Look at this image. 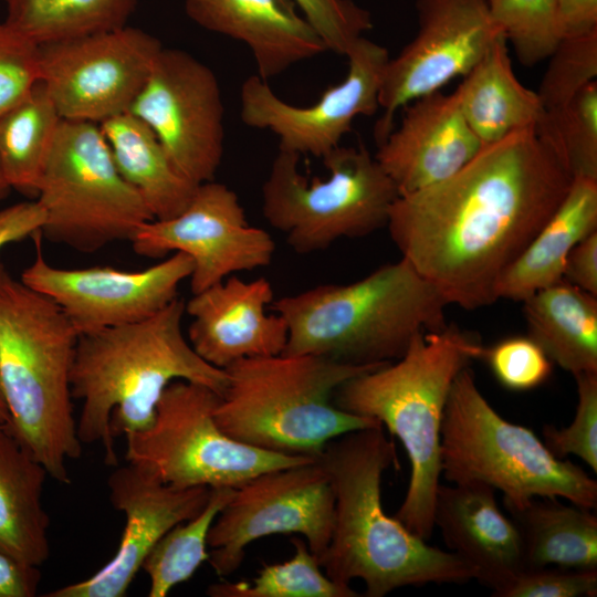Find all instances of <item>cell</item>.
<instances>
[{"label":"cell","mask_w":597,"mask_h":597,"mask_svg":"<svg viewBox=\"0 0 597 597\" xmlns=\"http://www.w3.org/2000/svg\"><path fill=\"white\" fill-rule=\"evenodd\" d=\"M573 177L535 127L484 146L451 177L400 195L386 227L413 269L464 310L495 287L565 197Z\"/></svg>","instance_id":"cell-1"},{"label":"cell","mask_w":597,"mask_h":597,"mask_svg":"<svg viewBox=\"0 0 597 597\" xmlns=\"http://www.w3.org/2000/svg\"><path fill=\"white\" fill-rule=\"evenodd\" d=\"M317 459L334 494L333 531L318 559L331 579L343 585L362 579L367 597L405 586L474 579L454 553L428 545L385 512L383 474L399 463L383 425L331 440Z\"/></svg>","instance_id":"cell-2"},{"label":"cell","mask_w":597,"mask_h":597,"mask_svg":"<svg viewBox=\"0 0 597 597\" xmlns=\"http://www.w3.org/2000/svg\"><path fill=\"white\" fill-rule=\"evenodd\" d=\"M185 302L176 297L154 315L78 336L71 371L81 402L77 434L98 443L104 462L118 465L114 440L148 428L166 387L205 385L222 396L228 374L202 359L182 332Z\"/></svg>","instance_id":"cell-3"},{"label":"cell","mask_w":597,"mask_h":597,"mask_svg":"<svg viewBox=\"0 0 597 597\" xmlns=\"http://www.w3.org/2000/svg\"><path fill=\"white\" fill-rule=\"evenodd\" d=\"M484 347L454 325L416 335L396 362L360 374L334 394L341 409L377 419L402 443L411 473L402 503L392 515L427 541L440 485V431L457 376Z\"/></svg>","instance_id":"cell-4"},{"label":"cell","mask_w":597,"mask_h":597,"mask_svg":"<svg viewBox=\"0 0 597 597\" xmlns=\"http://www.w3.org/2000/svg\"><path fill=\"white\" fill-rule=\"evenodd\" d=\"M78 333L64 312L0 263V386L8 429L57 482L82 453L71 371Z\"/></svg>","instance_id":"cell-5"},{"label":"cell","mask_w":597,"mask_h":597,"mask_svg":"<svg viewBox=\"0 0 597 597\" xmlns=\"http://www.w3.org/2000/svg\"><path fill=\"white\" fill-rule=\"evenodd\" d=\"M443 296L404 258L349 284H323L273 302L287 325L282 354L352 365L398 359L412 338L447 326Z\"/></svg>","instance_id":"cell-6"},{"label":"cell","mask_w":597,"mask_h":597,"mask_svg":"<svg viewBox=\"0 0 597 597\" xmlns=\"http://www.w3.org/2000/svg\"><path fill=\"white\" fill-rule=\"evenodd\" d=\"M385 364L352 365L286 354L240 359L224 368L228 384L214 419L241 443L316 459L331 440L381 425L341 409L332 397L347 380Z\"/></svg>","instance_id":"cell-7"},{"label":"cell","mask_w":597,"mask_h":597,"mask_svg":"<svg viewBox=\"0 0 597 597\" xmlns=\"http://www.w3.org/2000/svg\"><path fill=\"white\" fill-rule=\"evenodd\" d=\"M441 473L451 483L480 482L503 493L505 509L534 498H563L595 510L597 482L556 458L533 430L501 417L464 368L454 379L440 431Z\"/></svg>","instance_id":"cell-8"},{"label":"cell","mask_w":597,"mask_h":597,"mask_svg":"<svg viewBox=\"0 0 597 597\" xmlns=\"http://www.w3.org/2000/svg\"><path fill=\"white\" fill-rule=\"evenodd\" d=\"M298 155L279 150L262 186V213L300 254L327 249L386 227L399 197L392 180L363 146L324 156L325 179H307Z\"/></svg>","instance_id":"cell-9"},{"label":"cell","mask_w":597,"mask_h":597,"mask_svg":"<svg viewBox=\"0 0 597 597\" xmlns=\"http://www.w3.org/2000/svg\"><path fill=\"white\" fill-rule=\"evenodd\" d=\"M35 200L41 235L83 253L128 240L154 219L119 174L100 124L62 119Z\"/></svg>","instance_id":"cell-10"},{"label":"cell","mask_w":597,"mask_h":597,"mask_svg":"<svg viewBox=\"0 0 597 597\" xmlns=\"http://www.w3.org/2000/svg\"><path fill=\"white\" fill-rule=\"evenodd\" d=\"M220 395L211 388L175 380L164 390L151 425L127 433L126 460L175 488H238L273 469L310 461L241 443L218 426Z\"/></svg>","instance_id":"cell-11"},{"label":"cell","mask_w":597,"mask_h":597,"mask_svg":"<svg viewBox=\"0 0 597 597\" xmlns=\"http://www.w3.org/2000/svg\"><path fill=\"white\" fill-rule=\"evenodd\" d=\"M334 523V494L316 459L262 472L234 489L208 533V561L220 577L242 564L247 546L274 534H301L320 559Z\"/></svg>","instance_id":"cell-12"},{"label":"cell","mask_w":597,"mask_h":597,"mask_svg":"<svg viewBox=\"0 0 597 597\" xmlns=\"http://www.w3.org/2000/svg\"><path fill=\"white\" fill-rule=\"evenodd\" d=\"M39 46L41 82L60 116L98 124L128 112L163 49L127 24Z\"/></svg>","instance_id":"cell-13"},{"label":"cell","mask_w":597,"mask_h":597,"mask_svg":"<svg viewBox=\"0 0 597 597\" xmlns=\"http://www.w3.org/2000/svg\"><path fill=\"white\" fill-rule=\"evenodd\" d=\"M129 113L155 133L177 170L198 186L223 156V103L213 71L190 53L163 48Z\"/></svg>","instance_id":"cell-14"},{"label":"cell","mask_w":597,"mask_h":597,"mask_svg":"<svg viewBox=\"0 0 597 597\" xmlns=\"http://www.w3.org/2000/svg\"><path fill=\"white\" fill-rule=\"evenodd\" d=\"M130 243L146 258L187 254L193 265L192 294L234 273L269 265L275 252L271 234L250 226L238 195L214 179L198 185L179 214L144 223Z\"/></svg>","instance_id":"cell-15"},{"label":"cell","mask_w":597,"mask_h":597,"mask_svg":"<svg viewBox=\"0 0 597 597\" xmlns=\"http://www.w3.org/2000/svg\"><path fill=\"white\" fill-rule=\"evenodd\" d=\"M416 36L389 57L379 92L380 118L374 129L381 143L398 109L465 76L503 34L488 0H418Z\"/></svg>","instance_id":"cell-16"},{"label":"cell","mask_w":597,"mask_h":597,"mask_svg":"<svg viewBox=\"0 0 597 597\" xmlns=\"http://www.w3.org/2000/svg\"><path fill=\"white\" fill-rule=\"evenodd\" d=\"M345 78L323 92L314 104L295 106L280 98L258 74L241 86V119L268 129L279 139V150L323 158L341 145L358 116L379 108V92L389 60L386 48L360 36L346 53Z\"/></svg>","instance_id":"cell-17"},{"label":"cell","mask_w":597,"mask_h":597,"mask_svg":"<svg viewBox=\"0 0 597 597\" xmlns=\"http://www.w3.org/2000/svg\"><path fill=\"white\" fill-rule=\"evenodd\" d=\"M35 256L20 280L51 298L78 335L145 320L178 297V287L189 279L191 259L176 252L138 271L112 266L64 269L43 255L41 233L32 237Z\"/></svg>","instance_id":"cell-18"},{"label":"cell","mask_w":597,"mask_h":597,"mask_svg":"<svg viewBox=\"0 0 597 597\" xmlns=\"http://www.w3.org/2000/svg\"><path fill=\"white\" fill-rule=\"evenodd\" d=\"M111 504L125 516L119 546L101 569L84 580L56 588L46 597H123L158 540L206 505L210 488H175L128 463L107 479Z\"/></svg>","instance_id":"cell-19"},{"label":"cell","mask_w":597,"mask_h":597,"mask_svg":"<svg viewBox=\"0 0 597 597\" xmlns=\"http://www.w3.org/2000/svg\"><path fill=\"white\" fill-rule=\"evenodd\" d=\"M271 302L273 289L266 279L230 275L185 303L191 317L187 338L202 359L221 369L244 358L280 355L287 325L277 313H266Z\"/></svg>","instance_id":"cell-20"},{"label":"cell","mask_w":597,"mask_h":597,"mask_svg":"<svg viewBox=\"0 0 597 597\" xmlns=\"http://www.w3.org/2000/svg\"><path fill=\"white\" fill-rule=\"evenodd\" d=\"M406 106L399 126L375 154L399 196L451 177L484 147L465 122L455 91H438Z\"/></svg>","instance_id":"cell-21"},{"label":"cell","mask_w":597,"mask_h":597,"mask_svg":"<svg viewBox=\"0 0 597 597\" xmlns=\"http://www.w3.org/2000/svg\"><path fill=\"white\" fill-rule=\"evenodd\" d=\"M439 485L433 524L474 579L501 593L524 570L522 542L500 510L494 489L480 482Z\"/></svg>","instance_id":"cell-22"},{"label":"cell","mask_w":597,"mask_h":597,"mask_svg":"<svg viewBox=\"0 0 597 597\" xmlns=\"http://www.w3.org/2000/svg\"><path fill=\"white\" fill-rule=\"evenodd\" d=\"M185 8L200 27L245 44L265 81L327 51L293 0H185Z\"/></svg>","instance_id":"cell-23"},{"label":"cell","mask_w":597,"mask_h":597,"mask_svg":"<svg viewBox=\"0 0 597 597\" xmlns=\"http://www.w3.org/2000/svg\"><path fill=\"white\" fill-rule=\"evenodd\" d=\"M597 231V179L575 177L531 242L498 281L499 298L523 302L563 280L565 262L576 244Z\"/></svg>","instance_id":"cell-24"},{"label":"cell","mask_w":597,"mask_h":597,"mask_svg":"<svg viewBox=\"0 0 597 597\" xmlns=\"http://www.w3.org/2000/svg\"><path fill=\"white\" fill-rule=\"evenodd\" d=\"M463 77L455 90L459 106L483 146L536 127L541 122L545 109L537 93L517 80L504 35Z\"/></svg>","instance_id":"cell-25"},{"label":"cell","mask_w":597,"mask_h":597,"mask_svg":"<svg viewBox=\"0 0 597 597\" xmlns=\"http://www.w3.org/2000/svg\"><path fill=\"white\" fill-rule=\"evenodd\" d=\"M46 475L8 427L0 428V552L39 568L50 556V517L42 502Z\"/></svg>","instance_id":"cell-26"},{"label":"cell","mask_w":597,"mask_h":597,"mask_svg":"<svg viewBox=\"0 0 597 597\" xmlns=\"http://www.w3.org/2000/svg\"><path fill=\"white\" fill-rule=\"evenodd\" d=\"M114 163L154 219H169L189 203L196 185L174 166L151 128L129 112L100 123Z\"/></svg>","instance_id":"cell-27"},{"label":"cell","mask_w":597,"mask_h":597,"mask_svg":"<svg viewBox=\"0 0 597 597\" xmlns=\"http://www.w3.org/2000/svg\"><path fill=\"white\" fill-rule=\"evenodd\" d=\"M528 336L574 377L597 373V296L562 280L525 301Z\"/></svg>","instance_id":"cell-28"},{"label":"cell","mask_w":597,"mask_h":597,"mask_svg":"<svg viewBox=\"0 0 597 597\" xmlns=\"http://www.w3.org/2000/svg\"><path fill=\"white\" fill-rule=\"evenodd\" d=\"M523 551L524 570L546 566L597 569V516L593 510L565 505L557 498H534L506 509Z\"/></svg>","instance_id":"cell-29"},{"label":"cell","mask_w":597,"mask_h":597,"mask_svg":"<svg viewBox=\"0 0 597 597\" xmlns=\"http://www.w3.org/2000/svg\"><path fill=\"white\" fill-rule=\"evenodd\" d=\"M62 119L41 81L0 117V157L12 189L36 197Z\"/></svg>","instance_id":"cell-30"},{"label":"cell","mask_w":597,"mask_h":597,"mask_svg":"<svg viewBox=\"0 0 597 597\" xmlns=\"http://www.w3.org/2000/svg\"><path fill=\"white\" fill-rule=\"evenodd\" d=\"M6 25L45 45L126 25L137 0H3Z\"/></svg>","instance_id":"cell-31"},{"label":"cell","mask_w":597,"mask_h":597,"mask_svg":"<svg viewBox=\"0 0 597 597\" xmlns=\"http://www.w3.org/2000/svg\"><path fill=\"white\" fill-rule=\"evenodd\" d=\"M233 493L234 488H211L203 509L172 526L153 546L142 565L149 577V597H166L208 561L209 530Z\"/></svg>","instance_id":"cell-32"},{"label":"cell","mask_w":597,"mask_h":597,"mask_svg":"<svg viewBox=\"0 0 597 597\" xmlns=\"http://www.w3.org/2000/svg\"><path fill=\"white\" fill-rule=\"evenodd\" d=\"M294 555L282 563L263 565L251 580L211 584V597H357L349 585L331 579L303 537L292 540Z\"/></svg>","instance_id":"cell-33"},{"label":"cell","mask_w":597,"mask_h":597,"mask_svg":"<svg viewBox=\"0 0 597 597\" xmlns=\"http://www.w3.org/2000/svg\"><path fill=\"white\" fill-rule=\"evenodd\" d=\"M535 129L573 178L597 179V81L563 106L545 111Z\"/></svg>","instance_id":"cell-34"},{"label":"cell","mask_w":597,"mask_h":597,"mask_svg":"<svg viewBox=\"0 0 597 597\" xmlns=\"http://www.w3.org/2000/svg\"><path fill=\"white\" fill-rule=\"evenodd\" d=\"M488 3L493 20L524 66L532 67L546 60L561 41L556 0H488Z\"/></svg>","instance_id":"cell-35"},{"label":"cell","mask_w":597,"mask_h":597,"mask_svg":"<svg viewBox=\"0 0 597 597\" xmlns=\"http://www.w3.org/2000/svg\"><path fill=\"white\" fill-rule=\"evenodd\" d=\"M536 92L545 111L563 106L597 77V30L563 38Z\"/></svg>","instance_id":"cell-36"},{"label":"cell","mask_w":597,"mask_h":597,"mask_svg":"<svg viewBox=\"0 0 597 597\" xmlns=\"http://www.w3.org/2000/svg\"><path fill=\"white\" fill-rule=\"evenodd\" d=\"M577 407L572 423L563 429L545 426L544 443L558 459L574 454L597 472V373L575 376Z\"/></svg>","instance_id":"cell-37"},{"label":"cell","mask_w":597,"mask_h":597,"mask_svg":"<svg viewBox=\"0 0 597 597\" xmlns=\"http://www.w3.org/2000/svg\"><path fill=\"white\" fill-rule=\"evenodd\" d=\"M496 380L506 389L531 390L547 380L553 363L530 336H513L483 349Z\"/></svg>","instance_id":"cell-38"},{"label":"cell","mask_w":597,"mask_h":597,"mask_svg":"<svg viewBox=\"0 0 597 597\" xmlns=\"http://www.w3.org/2000/svg\"><path fill=\"white\" fill-rule=\"evenodd\" d=\"M325 43L327 51L346 55L371 29L370 13L350 0H293Z\"/></svg>","instance_id":"cell-39"},{"label":"cell","mask_w":597,"mask_h":597,"mask_svg":"<svg viewBox=\"0 0 597 597\" xmlns=\"http://www.w3.org/2000/svg\"><path fill=\"white\" fill-rule=\"evenodd\" d=\"M597 569L546 566L523 570L499 597H595Z\"/></svg>","instance_id":"cell-40"},{"label":"cell","mask_w":597,"mask_h":597,"mask_svg":"<svg viewBox=\"0 0 597 597\" xmlns=\"http://www.w3.org/2000/svg\"><path fill=\"white\" fill-rule=\"evenodd\" d=\"M40 81V46L13 33L0 48V117Z\"/></svg>","instance_id":"cell-41"},{"label":"cell","mask_w":597,"mask_h":597,"mask_svg":"<svg viewBox=\"0 0 597 597\" xmlns=\"http://www.w3.org/2000/svg\"><path fill=\"white\" fill-rule=\"evenodd\" d=\"M44 212L36 200L19 202L0 210V251L11 243L41 231Z\"/></svg>","instance_id":"cell-42"},{"label":"cell","mask_w":597,"mask_h":597,"mask_svg":"<svg viewBox=\"0 0 597 597\" xmlns=\"http://www.w3.org/2000/svg\"><path fill=\"white\" fill-rule=\"evenodd\" d=\"M563 280L597 296V231L570 251L565 262Z\"/></svg>","instance_id":"cell-43"},{"label":"cell","mask_w":597,"mask_h":597,"mask_svg":"<svg viewBox=\"0 0 597 597\" xmlns=\"http://www.w3.org/2000/svg\"><path fill=\"white\" fill-rule=\"evenodd\" d=\"M556 24L561 39L597 30V0H556Z\"/></svg>","instance_id":"cell-44"},{"label":"cell","mask_w":597,"mask_h":597,"mask_svg":"<svg viewBox=\"0 0 597 597\" xmlns=\"http://www.w3.org/2000/svg\"><path fill=\"white\" fill-rule=\"evenodd\" d=\"M40 579L39 567L28 566L0 552V597H33Z\"/></svg>","instance_id":"cell-45"},{"label":"cell","mask_w":597,"mask_h":597,"mask_svg":"<svg viewBox=\"0 0 597 597\" xmlns=\"http://www.w3.org/2000/svg\"><path fill=\"white\" fill-rule=\"evenodd\" d=\"M12 188L8 181V178H7L3 165H2V160L0 157V200L7 198Z\"/></svg>","instance_id":"cell-46"},{"label":"cell","mask_w":597,"mask_h":597,"mask_svg":"<svg viewBox=\"0 0 597 597\" xmlns=\"http://www.w3.org/2000/svg\"><path fill=\"white\" fill-rule=\"evenodd\" d=\"M0 422L7 427L9 426V412H8L4 397L1 390V386H0Z\"/></svg>","instance_id":"cell-47"},{"label":"cell","mask_w":597,"mask_h":597,"mask_svg":"<svg viewBox=\"0 0 597 597\" xmlns=\"http://www.w3.org/2000/svg\"><path fill=\"white\" fill-rule=\"evenodd\" d=\"M13 32L6 25L4 22H0V48L11 38Z\"/></svg>","instance_id":"cell-48"},{"label":"cell","mask_w":597,"mask_h":597,"mask_svg":"<svg viewBox=\"0 0 597 597\" xmlns=\"http://www.w3.org/2000/svg\"><path fill=\"white\" fill-rule=\"evenodd\" d=\"M2 427H4V425L0 422V428H2Z\"/></svg>","instance_id":"cell-49"}]
</instances>
